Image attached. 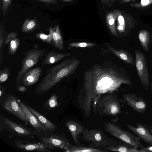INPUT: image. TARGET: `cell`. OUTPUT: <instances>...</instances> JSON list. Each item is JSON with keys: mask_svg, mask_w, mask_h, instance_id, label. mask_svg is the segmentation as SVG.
<instances>
[{"mask_svg": "<svg viewBox=\"0 0 152 152\" xmlns=\"http://www.w3.org/2000/svg\"><path fill=\"white\" fill-rule=\"evenodd\" d=\"M127 72L121 67L98 64L85 72L77 100L86 117H89L92 108L95 114L97 113L96 103L102 96L117 91L123 84H132Z\"/></svg>", "mask_w": 152, "mask_h": 152, "instance_id": "cell-1", "label": "cell"}, {"mask_svg": "<svg viewBox=\"0 0 152 152\" xmlns=\"http://www.w3.org/2000/svg\"><path fill=\"white\" fill-rule=\"evenodd\" d=\"M80 63V60L74 56L46 69L45 74L35 88L36 93L39 96L48 91L64 78L72 74Z\"/></svg>", "mask_w": 152, "mask_h": 152, "instance_id": "cell-2", "label": "cell"}, {"mask_svg": "<svg viewBox=\"0 0 152 152\" xmlns=\"http://www.w3.org/2000/svg\"><path fill=\"white\" fill-rule=\"evenodd\" d=\"M81 139L90 144L88 146L102 149L108 151L107 148L119 144L115 140L110 138L101 130L97 129H86L82 133Z\"/></svg>", "mask_w": 152, "mask_h": 152, "instance_id": "cell-3", "label": "cell"}, {"mask_svg": "<svg viewBox=\"0 0 152 152\" xmlns=\"http://www.w3.org/2000/svg\"><path fill=\"white\" fill-rule=\"evenodd\" d=\"M118 98L112 93L105 94L98 100L96 104V111L100 116L112 115L117 117L122 113L121 103L125 101Z\"/></svg>", "mask_w": 152, "mask_h": 152, "instance_id": "cell-4", "label": "cell"}, {"mask_svg": "<svg viewBox=\"0 0 152 152\" xmlns=\"http://www.w3.org/2000/svg\"><path fill=\"white\" fill-rule=\"evenodd\" d=\"M105 131L114 137L136 148H141L143 145L140 138L111 122L104 123Z\"/></svg>", "mask_w": 152, "mask_h": 152, "instance_id": "cell-5", "label": "cell"}, {"mask_svg": "<svg viewBox=\"0 0 152 152\" xmlns=\"http://www.w3.org/2000/svg\"><path fill=\"white\" fill-rule=\"evenodd\" d=\"M46 52L45 50L34 48L31 49L23 53L25 57L22 60V67L15 79L16 85H21L22 78L25 73L36 65Z\"/></svg>", "mask_w": 152, "mask_h": 152, "instance_id": "cell-6", "label": "cell"}, {"mask_svg": "<svg viewBox=\"0 0 152 152\" xmlns=\"http://www.w3.org/2000/svg\"><path fill=\"white\" fill-rule=\"evenodd\" d=\"M113 12L117 23L116 29L121 37L126 36L135 27V21L129 15L119 10H113Z\"/></svg>", "mask_w": 152, "mask_h": 152, "instance_id": "cell-7", "label": "cell"}, {"mask_svg": "<svg viewBox=\"0 0 152 152\" xmlns=\"http://www.w3.org/2000/svg\"><path fill=\"white\" fill-rule=\"evenodd\" d=\"M135 65L140 81L145 89L148 90L150 86L148 62L145 55L139 50L135 52Z\"/></svg>", "mask_w": 152, "mask_h": 152, "instance_id": "cell-8", "label": "cell"}, {"mask_svg": "<svg viewBox=\"0 0 152 152\" xmlns=\"http://www.w3.org/2000/svg\"><path fill=\"white\" fill-rule=\"evenodd\" d=\"M3 123L4 129L12 137L32 138L34 137L33 130L24 125L18 123L6 118H4Z\"/></svg>", "mask_w": 152, "mask_h": 152, "instance_id": "cell-9", "label": "cell"}, {"mask_svg": "<svg viewBox=\"0 0 152 152\" xmlns=\"http://www.w3.org/2000/svg\"><path fill=\"white\" fill-rule=\"evenodd\" d=\"M18 100V99L14 95L8 94L2 103V108L3 109L13 114L23 122L28 123L27 119L19 105Z\"/></svg>", "mask_w": 152, "mask_h": 152, "instance_id": "cell-10", "label": "cell"}, {"mask_svg": "<svg viewBox=\"0 0 152 152\" xmlns=\"http://www.w3.org/2000/svg\"><path fill=\"white\" fill-rule=\"evenodd\" d=\"M41 142L48 149L57 148L63 150L69 143L64 133L52 134L49 137H43L42 138Z\"/></svg>", "mask_w": 152, "mask_h": 152, "instance_id": "cell-11", "label": "cell"}, {"mask_svg": "<svg viewBox=\"0 0 152 152\" xmlns=\"http://www.w3.org/2000/svg\"><path fill=\"white\" fill-rule=\"evenodd\" d=\"M122 96L127 104L137 112L142 113L145 111L147 107L146 101L137 94L128 93Z\"/></svg>", "mask_w": 152, "mask_h": 152, "instance_id": "cell-12", "label": "cell"}, {"mask_svg": "<svg viewBox=\"0 0 152 152\" xmlns=\"http://www.w3.org/2000/svg\"><path fill=\"white\" fill-rule=\"evenodd\" d=\"M15 146L23 150L40 152H50L52 151L45 147L41 142L25 140H17L13 141Z\"/></svg>", "mask_w": 152, "mask_h": 152, "instance_id": "cell-13", "label": "cell"}, {"mask_svg": "<svg viewBox=\"0 0 152 152\" xmlns=\"http://www.w3.org/2000/svg\"><path fill=\"white\" fill-rule=\"evenodd\" d=\"M18 102L23 113L27 119L28 124L36 131L47 132V130L36 117L27 108L25 104L18 99Z\"/></svg>", "mask_w": 152, "mask_h": 152, "instance_id": "cell-14", "label": "cell"}, {"mask_svg": "<svg viewBox=\"0 0 152 152\" xmlns=\"http://www.w3.org/2000/svg\"><path fill=\"white\" fill-rule=\"evenodd\" d=\"M127 128L146 143L152 145V134L146 125L140 123L136 124V127L130 124L126 125Z\"/></svg>", "mask_w": 152, "mask_h": 152, "instance_id": "cell-15", "label": "cell"}, {"mask_svg": "<svg viewBox=\"0 0 152 152\" xmlns=\"http://www.w3.org/2000/svg\"><path fill=\"white\" fill-rule=\"evenodd\" d=\"M42 72V69L38 66L28 70L23 76V85L28 87L36 83L41 77Z\"/></svg>", "mask_w": 152, "mask_h": 152, "instance_id": "cell-16", "label": "cell"}, {"mask_svg": "<svg viewBox=\"0 0 152 152\" xmlns=\"http://www.w3.org/2000/svg\"><path fill=\"white\" fill-rule=\"evenodd\" d=\"M65 125L70 131L74 142L76 145H81L78 139V137L86 129L80 123L72 120L67 121Z\"/></svg>", "mask_w": 152, "mask_h": 152, "instance_id": "cell-17", "label": "cell"}, {"mask_svg": "<svg viewBox=\"0 0 152 152\" xmlns=\"http://www.w3.org/2000/svg\"><path fill=\"white\" fill-rule=\"evenodd\" d=\"M107 45L108 49L112 53L125 63L132 66L135 65V59L131 53L122 49L115 48L109 44Z\"/></svg>", "mask_w": 152, "mask_h": 152, "instance_id": "cell-18", "label": "cell"}, {"mask_svg": "<svg viewBox=\"0 0 152 152\" xmlns=\"http://www.w3.org/2000/svg\"><path fill=\"white\" fill-rule=\"evenodd\" d=\"M69 53H66L51 51L45 55V56L42 61L43 66L50 65L56 63L64 58L69 56Z\"/></svg>", "mask_w": 152, "mask_h": 152, "instance_id": "cell-19", "label": "cell"}, {"mask_svg": "<svg viewBox=\"0 0 152 152\" xmlns=\"http://www.w3.org/2000/svg\"><path fill=\"white\" fill-rule=\"evenodd\" d=\"M49 33L52 36V44L58 50L62 51L64 48L63 38L58 25H57L55 29L50 27Z\"/></svg>", "mask_w": 152, "mask_h": 152, "instance_id": "cell-20", "label": "cell"}, {"mask_svg": "<svg viewBox=\"0 0 152 152\" xmlns=\"http://www.w3.org/2000/svg\"><path fill=\"white\" fill-rule=\"evenodd\" d=\"M28 109L32 113L45 128L47 131L53 132L57 129V127L53 123L46 118L34 108L25 104Z\"/></svg>", "mask_w": 152, "mask_h": 152, "instance_id": "cell-21", "label": "cell"}, {"mask_svg": "<svg viewBox=\"0 0 152 152\" xmlns=\"http://www.w3.org/2000/svg\"><path fill=\"white\" fill-rule=\"evenodd\" d=\"M138 38L143 49L146 52H148L152 43V35L151 33L148 30H142L139 32Z\"/></svg>", "mask_w": 152, "mask_h": 152, "instance_id": "cell-22", "label": "cell"}, {"mask_svg": "<svg viewBox=\"0 0 152 152\" xmlns=\"http://www.w3.org/2000/svg\"><path fill=\"white\" fill-rule=\"evenodd\" d=\"M65 152H104L102 149L87 147L81 145H73L69 143L64 149Z\"/></svg>", "mask_w": 152, "mask_h": 152, "instance_id": "cell-23", "label": "cell"}, {"mask_svg": "<svg viewBox=\"0 0 152 152\" xmlns=\"http://www.w3.org/2000/svg\"><path fill=\"white\" fill-rule=\"evenodd\" d=\"M38 27V22L36 19L26 18L21 27V31L25 33L33 32Z\"/></svg>", "mask_w": 152, "mask_h": 152, "instance_id": "cell-24", "label": "cell"}, {"mask_svg": "<svg viewBox=\"0 0 152 152\" xmlns=\"http://www.w3.org/2000/svg\"><path fill=\"white\" fill-rule=\"evenodd\" d=\"M115 21L113 12H109L106 17V22L107 25L112 35L116 37H118L119 35L117 31Z\"/></svg>", "mask_w": 152, "mask_h": 152, "instance_id": "cell-25", "label": "cell"}, {"mask_svg": "<svg viewBox=\"0 0 152 152\" xmlns=\"http://www.w3.org/2000/svg\"><path fill=\"white\" fill-rule=\"evenodd\" d=\"M108 151H119L124 152H140V150L132 146L124 144H118L116 145L109 146L106 148Z\"/></svg>", "mask_w": 152, "mask_h": 152, "instance_id": "cell-26", "label": "cell"}, {"mask_svg": "<svg viewBox=\"0 0 152 152\" xmlns=\"http://www.w3.org/2000/svg\"><path fill=\"white\" fill-rule=\"evenodd\" d=\"M58 96L56 94H52L44 105L45 108L48 110H53L58 106Z\"/></svg>", "mask_w": 152, "mask_h": 152, "instance_id": "cell-27", "label": "cell"}, {"mask_svg": "<svg viewBox=\"0 0 152 152\" xmlns=\"http://www.w3.org/2000/svg\"><path fill=\"white\" fill-rule=\"evenodd\" d=\"M12 4V0H0V9L3 15L5 17L10 10Z\"/></svg>", "mask_w": 152, "mask_h": 152, "instance_id": "cell-28", "label": "cell"}, {"mask_svg": "<svg viewBox=\"0 0 152 152\" xmlns=\"http://www.w3.org/2000/svg\"><path fill=\"white\" fill-rule=\"evenodd\" d=\"M20 44V40L17 37L11 40L9 42L8 47V53L11 55H14L16 53Z\"/></svg>", "mask_w": 152, "mask_h": 152, "instance_id": "cell-29", "label": "cell"}, {"mask_svg": "<svg viewBox=\"0 0 152 152\" xmlns=\"http://www.w3.org/2000/svg\"><path fill=\"white\" fill-rule=\"evenodd\" d=\"M35 37L38 39L49 44H52V36L51 34L49 33L46 34L43 33L39 32L37 33Z\"/></svg>", "mask_w": 152, "mask_h": 152, "instance_id": "cell-30", "label": "cell"}, {"mask_svg": "<svg viewBox=\"0 0 152 152\" xmlns=\"http://www.w3.org/2000/svg\"><path fill=\"white\" fill-rule=\"evenodd\" d=\"M69 48H86L92 47L96 45L95 43L88 42H75L69 44Z\"/></svg>", "mask_w": 152, "mask_h": 152, "instance_id": "cell-31", "label": "cell"}, {"mask_svg": "<svg viewBox=\"0 0 152 152\" xmlns=\"http://www.w3.org/2000/svg\"><path fill=\"white\" fill-rule=\"evenodd\" d=\"M10 75V69L9 67L5 66L0 71V84L7 81Z\"/></svg>", "mask_w": 152, "mask_h": 152, "instance_id": "cell-32", "label": "cell"}, {"mask_svg": "<svg viewBox=\"0 0 152 152\" xmlns=\"http://www.w3.org/2000/svg\"><path fill=\"white\" fill-rule=\"evenodd\" d=\"M152 3V0H140V2L130 4L132 7L140 8L146 7Z\"/></svg>", "mask_w": 152, "mask_h": 152, "instance_id": "cell-33", "label": "cell"}, {"mask_svg": "<svg viewBox=\"0 0 152 152\" xmlns=\"http://www.w3.org/2000/svg\"><path fill=\"white\" fill-rule=\"evenodd\" d=\"M3 28L1 24L0 23V63L1 65L3 58V51L4 47V37L3 34Z\"/></svg>", "mask_w": 152, "mask_h": 152, "instance_id": "cell-34", "label": "cell"}, {"mask_svg": "<svg viewBox=\"0 0 152 152\" xmlns=\"http://www.w3.org/2000/svg\"><path fill=\"white\" fill-rule=\"evenodd\" d=\"M18 35L17 32H11L9 33L7 37L4 45H7L11 40L16 37Z\"/></svg>", "mask_w": 152, "mask_h": 152, "instance_id": "cell-35", "label": "cell"}, {"mask_svg": "<svg viewBox=\"0 0 152 152\" xmlns=\"http://www.w3.org/2000/svg\"><path fill=\"white\" fill-rule=\"evenodd\" d=\"M26 86L23 85H17L16 89L17 91L21 92H25L27 90Z\"/></svg>", "mask_w": 152, "mask_h": 152, "instance_id": "cell-36", "label": "cell"}, {"mask_svg": "<svg viewBox=\"0 0 152 152\" xmlns=\"http://www.w3.org/2000/svg\"><path fill=\"white\" fill-rule=\"evenodd\" d=\"M140 151L141 152H152V145L140 148Z\"/></svg>", "mask_w": 152, "mask_h": 152, "instance_id": "cell-37", "label": "cell"}, {"mask_svg": "<svg viewBox=\"0 0 152 152\" xmlns=\"http://www.w3.org/2000/svg\"><path fill=\"white\" fill-rule=\"evenodd\" d=\"M47 4H56L58 3L57 0H37Z\"/></svg>", "mask_w": 152, "mask_h": 152, "instance_id": "cell-38", "label": "cell"}, {"mask_svg": "<svg viewBox=\"0 0 152 152\" xmlns=\"http://www.w3.org/2000/svg\"><path fill=\"white\" fill-rule=\"evenodd\" d=\"M6 91V88L3 85L0 84V96L1 97L5 94Z\"/></svg>", "mask_w": 152, "mask_h": 152, "instance_id": "cell-39", "label": "cell"}, {"mask_svg": "<svg viewBox=\"0 0 152 152\" xmlns=\"http://www.w3.org/2000/svg\"><path fill=\"white\" fill-rule=\"evenodd\" d=\"M110 1V0H101V2L103 5L102 9H104L106 5L107 6Z\"/></svg>", "mask_w": 152, "mask_h": 152, "instance_id": "cell-40", "label": "cell"}, {"mask_svg": "<svg viewBox=\"0 0 152 152\" xmlns=\"http://www.w3.org/2000/svg\"><path fill=\"white\" fill-rule=\"evenodd\" d=\"M117 0H110L109 2L107 5V7H110Z\"/></svg>", "mask_w": 152, "mask_h": 152, "instance_id": "cell-41", "label": "cell"}, {"mask_svg": "<svg viewBox=\"0 0 152 152\" xmlns=\"http://www.w3.org/2000/svg\"><path fill=\"white\" fill-rule=\"evenodd\" d=\"M146 126L148 128L149 130V131H150V132L152 134V125H150V126H147L146 125Z\"/></svg>", "mask_w": 152, "mask_h": 152, "instance_id": "cell-42", "label": "cell"}, {"mask_svg": "<svg viewBox=\"0 0 152 152\" xmlns=\"http://www.w3.org/2000/svg\"><path fill=\"white\" fill-rule=\"evenodd\" d=\"M131 0H122L121 2V3L123 4L126 3H128Z\"/></svg>", "mask_w": 152, "mask_h": 152, "instance_id": "cell-43", "label": "cell"}, {"mask_svg": "<svg viewBox=\"0 0 152 152\" xmlns=\"http://www.w3.org/2000/svg\"><path fill=\"white\" fill-rule=\"evenodd\" d=\"M61 1H65V2H72L73 1V0H61Z\"/></svg>", "mask_w": 152, "mask_h": 152, "instance_id": "cell-44", "label": "cell"}, {"mask_svg": "<svg viewBox=\"0 0 152 152\" xmlns=\"http://www.w3.org/2000/svg\"><path fill=\"white\" fill-rule=\"evenodd\" d=\"M151 90L152 91V80H151Z\"/></svg>", "mask_w": 152, "mask_h": 152, "instance_id": "cell-45", "label": "cell"}]
</instances>
